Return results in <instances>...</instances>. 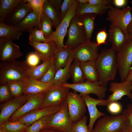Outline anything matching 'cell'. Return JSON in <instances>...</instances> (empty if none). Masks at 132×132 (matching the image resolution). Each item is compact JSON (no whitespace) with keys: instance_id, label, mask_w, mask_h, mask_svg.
I'll list each match as a JSON object with an SVG mask.
<instances>
[{"instance_id":"83f0119b","label":"cell","mask_w":132,"mask_h":132,"mask_svg":"<svg viewBox=\"0 0 132 132\" xmlns=\"http://www.w3.org/2000/svg\"><path fill=\"white\" fill-rule=\"evenodd\" d=\"M54 61V58L43 61L40 65L30 68L27 72V76L30 77L40 80L43 76Z\"/></svg>"},{"instance_id":"30bf717a","label":"cell","mask_w":132,"mask_h":132,"mask_svg":"<svg viewBox=\"0 0 132 132\" xmlns=\"http://www.w3.org/2000/svg\"><path fill=\"white\" fill-rule=\"evenodd\" d=\"M70 89L62 86H53L46 93L40 109L61 106L66 101Z\"/></svg>"},{"instance_id":"9f6ffc18","label":"cell","mask_w":132,"mask_h":132,"mask_svg":"<svg viewBox=\"0 0 132 132\" xmlns=\"http://www.w3.org/2000/svg\"><path fill=\"white\" fill-rule=\"evenodd\" d=\"M128 38L132 39V31L128 32Z\"/></svg>"},{"instance_id":"d6a6232c","label":"cell","mask_w":132,"mask_h":132,"mask_svg":"<svg viewBox=\"0 0 132 132\" xmlns=\"http://www.w3.org/2000/svg\"><path fill=\"white\" fill-rule=\"evenodd\" d=\"M22 0H0V22H3L8 15Z\"/></svg>"},{"instance_id":"9c48e42d","label":"cell","mask_w":132,"mask_h":132,"mask_svg":"<svg viewBox=\"0 0 132 132\" xmlns=\"http://www.w3.org/2000/svg\"><path fill=\"white\" fill-rule=\"evenodd\" d=\"M61 86L73 89L82 95L94 94L99 99H103L106 96L107 87L101 85L99 81L92 82L87 81L82 83L74 84L66 83Z\"/></svg>"},{"instance_id":"4dcf8cb0","label":"cell","mask_w":132,"mask_h":132,"mask_svg":"<svg viewBox=\"0 0 132 132\" xmlns=\"http://www.w3.org/2000/svg\"><path fill=\"white\" fill-rule=\"evenodd\" d=\"M70 72L72 83L77 84L85 81V79L79 61L74 59L70 66Z\"/></svg>"},{"instance_id":"680465c9","label":"cell","mask_w":132,"mask_h":132,"mask_svg":"<svg viewBox=\"0 0 132 132\" xmlns=\"http://www.w3.org/2000/svg\"><path fill=\"white\" fill-rule=\"evenodd\" d=\"M131 82L132 85V80L131 81ZM131 99V101H132V98Z\"/></svg>"},{"instance_id":"681fc988","label":"cell","mask_w":132,"mask_h":132,"mask_svg":"<svg viewBox=\"0 0 132 132\" xmlns=\"http://www.w3.org/2000/svg\"><path fill=\"white\" fill-rule=\"evenodd\" d=\"M59 14L63 2L62 0H50Z\"/></svg>"},{"instance_id":"f907efd6","label":"cell","mask_w":132,"mask_h":132,"mask_svg":"<svg viewBox=\"0 0 132 132\" xmlns=\"http://www.w3.org/2000/svg\"><path fill=\"white\" fill-rule=\"evenodd\" d=\"M127 0H112V3L115 6L118 7H121L124 6L127 4Z\"/></svg>"},{"instance_id":"2e32d148","label":"cell","mask_w":132,"mask_h":132,"mask_svg":"<svg viewBox=\"0 0 132 132\" xmlns=\"http://www.w3.org/2000/svg\"><path fill=\"white\" fill-rule=\"evenodd\" d=\"M19 46L9 39H0V60H15L23 56Z\"/></svg>"},{"instance_id":"bcb514c9","label":"cell","mask_w":132,"mask_h":132,"mask_svg":"<svg viewBox=\"0 0 132 132\" xmlns=\"http://www.w3.org/2000/svg\"><path fill=\"white\" fill-rule=\"evenodd\" d=\"M76 0H64L63 1L59 13L61 20L64 17L70 8Z\"/></svg>"},{"instance_id":"f35d334b","label":"cell","mask_w":132,"mask_h":132,"mask_svg":"<svg viewBox=\"0 0 132 132\" xmlns=\"http://www.w3.org/2000/svg\"><path fill=\"white\" fill-rule=\"evenodd\" d=\"M35 13L41 18L44 14L43 7L46 0H24Z\"/></svg>"},{"instance_id":"277c9868","label":"cell","mask_w":132,"mask_h":132,"mask_svg":"<svg viewBox=\"0 0 132 132\" xmlns=\"http://www.w3.org/2000/svg\"><path fill=\"white\" fill-rule=\"evenodd\" d=\"M131 10L129 6H126L121 9L110 5L109 6L106 18L111 24L121 28L128 38L127 27L132 19Z\"/></svg>"},{"instance_id":"b9f144b4","label":"cell","mask_w":132,"mask_h":132,"mask_svg":"<svg viewBox=\"0 0 132 132\" xmlns=\"http://www.w3.org/2000/svg\"><path fill=\"white\" fill-rule=\"evenodd\" d=\"M56 71L54 61L44 75L39 80L44 83L53 85L54 79Z\"/></svg>"},{"instance_id":"8fae6325","label":"cell","mask_w":132,"mask_h":132,"mask_svg":"<svg viewBox=\"0 0 132 132\" xmlns=\"http://www.w3.org/2000/svg\"><path fill=\"white\" fill-rule=\"evenodd\" d=\"M124 122V118L122 114L104 116L98 120L91 132H120Z\"/></svg>"},{"instance_id":"60d3db41","label":"cell","mask_w":132,"mask_h":132,"mask_svg":"<svg viewBox=\"0 0 132 132\" xmlns=\"http://www.w3.org/2000/svg\"><path fill=\"white\" fill-rule=\"evenodd\" d=\"M87 119L84 115L80 120L74 122L71 132H90L87 125Z\"/></svg>"},{"instance_id":"5bb4252c","label":"cell","mask_w":132,"mask_h":132,"mask_svg":"<svg viewBox=\"0 0 132 132\" xmlns=\"http://www.w3.org/2000/svg\"><path fill=\"white\" fill-rule=\"evenodd\" d=\"M29 97V95L24 94L2 104L0 107V124L8 121L15 112L26 102Z\"/></svg>"},{"instance_id":"4316f807","label":"cell","mask_w":132,"mask_h":132,"mask_svg":"<svg viewBox=\"0 0 132 132\" xmlns=\"http://www.w3.org/2000/svg\"><path fill=\"white\" fill-rule=\"evenodd\" d=\"M74 59L71 51L67 65L64 67L60 68L56 71L54 81V86H61L67 83V80L71 77L70 68Z\"/></svg>"},{"instance_id":"ab89813d","label":"cell","mask_w":132,"mask_h":132,"mask_svg":"<svg viewBox=\"0 0 132 132\" xmlns=\"http://www.w3.org/2000/svg\"><path fill=\"white\" fill-rule=\"evenodd\" d=\"M29 32V41L42 43L48 42V39L44 36L43 31L36 27L33 28Z\"/></svg>"},{"instance_id":"603a6c76","label":"cell","mask_w":132,"mask_h":132,"mask_svg":"<svg viewBox=\"0 0 132 132\" xmlns=\"http://www.w3.org/2000/svg\"><path fill=\"white\" fill-rule=\"evenodd\" d=\"M109 6H95L88 3L84 4L79 3L76 11V15L79 17L87 14L102 15L109 9Z\"/></svg>"},{"instance_id":"9a60e30c","label":"cell","mask_w":132,"mask_h":132,"mask_svg":"<svg viewBox=\"0 0 132 132\" xmlns=\"http://www.w3.org/2000/svg\"><path fill=\"white\" fill-rule=\"evenodd\" d=\"M46 93L29 95L28 100L12 115L8 121H15L30 112L40 108L45 96Z\"/></svg>"},{"instance_id":"484cf974","label":"cell","mask_w":132,"mask_h":132,"mask_svg":"<svg viewBox=\"0 0 132 132\" xmlns=\"http://www.w3.org/2000/svg\"><path fill=\"white\" fill-rule=\"evenodd\" d=\"M20 29L16 25H10L0 22V39L19 40L22 35Z\"/></svg>"},{"instance_id":"f546056e","label":"cell","mask_w":132,"mask_h":132,"mask_svg":"<svg viewBox=\"0 0 132 132\" xmlns=\"http://www.w3.org/2000/svg\"><path fill=\"white\" fill-rule=\"evenodd\" d=\"M97 16L93 14H87L80 17L83 24L87 42L90 41L95 27V18Z\"/></svg>"},{"instance_id":"91938a15","label":"cell","mask_w":132,"mask_h":132,"mask_svg":"<svg viewBox=\"0 0 132 132\" xmlns=\"http://www.w3.org/2000/svg\"></svg>"},{"instance_id":"d590c367","label":"cell","mask_w":132,"mask_h":132,"mask_svg":"<svg viewBox=\"0 0 132 132\" xmlns=\"http://www.w3.org/2000/svg\"><path fill=\"white\" fill-rule=\"evenodd\" d=\"M122 114L124 118L123 127L120 132H132V103L128 105Z\"/></svg>"},{"instance_id":"f1b7e54d","label":"cell","mask_w":132,"mask_h":132,"mask_svg":"<svg viewBox=\"0 0 132 132\" xmlns=\"http://www.w3.org/2000/svg\"><path fill=\"white\" fill-rule=\"evenodd\" d=\"M95 61L81 62V65L86 81L97 82L99 80V77L96 68Z\"/></svg>"},{"instance_id":"8d00e7d4","label":"cell","mask_w":132,"mask_h":132,"mask_svg":"<svg viewBox=\"0 0 132 132\" xmlns=\"http://www.w3.org/2000/svg\"><path fill=\"white\" fill-rule=\"evenodd\" d=\"M53 26L52 21L44 12L43 15L41 18L38 28L43 31L44 36L46 38L49 37L53 32Z\"/></svg>"},{"instance_id":"816d5d0a","label":"cell","mask_w":132,"mask_h":132,"mask_svg":"<svg viewBox=\"0 0 132 132\" xmlns=\"http://www.w3.org/2000/svg\"><path fill=\"white\" fill-rule=\"evenodd\" d=\"M40 132H64L59 131L45 128Z\"/></svg>"},{"instance_id":"c3c4849f","label":"cell","mask_w":132,"mask_h":132,"mask_svg":"<svg viewBox=\"0 0 132 132\" xmlns=\"http://www.w3.org/2000/svg\"><path fill=\"white\" fill-rule=\"evenodd\" d=\"M112 1L108 0H88V3L95 6H109Z\"/></svg>"},{"instance_id":"ba28073f","label":"cell","mask_w":132,"mask_h":132,"mask_svg":"<svg viewBox=\"0 0 132 132\" xmlns=\"http://www.w3.org/2000/svg\"><path fill=\"white\" fill-rule=\"evenodd\" d=\"M66 101L72 121L75 122L80 120L86 111L87 106L82 95L74 91L70 92Z\"/></svg>"},{"instance_id":"6f0895ef","label":"cell","mask_w":132,"mask_h":132,"mask_svg":"<svg viewBox=\"0 0 132 132\" xmlns=\"http://www.w3.org/2000/svg\"><path fill=\"white\" fill-rule=\"evenodd\" d=\"M130 3L132 4V1H130ZM131 10H132V6L131 7Z\"/></svg>"},{"instance_id":"8992f818","label":"cell","mask_w":132,"mask_h":132,"mask_svg":"<svg viewBox=\"0 0 132 132\" xmlns=\"http://www.w3.org/2000/svg\"><path fill=\"white\" fill-rule=\"evenodd\" d=\"M68 36L64 44L71 50L87 42L83 24L80 17L75 15L72 20L68 30Z\"/></svg>"},{"instance_id":"d4e9b609","label":"cell","mask_w":132,"mask_h":132,"mask_svg":"<svg viewBox=\"0 0 132 132\" xmlns=\"http://www.w3.org/2000/svg\"><path fill=\"white\" fill-rule=\"evenodd\" d=\"M39 16L33 11L16 25L21 31H30L33 28H39L40 20Z\"/></svg>"},{"instance_id":"5b68a950","label":"cell","mask_w":132,"mask_h":132,"mask_svg":"<svg viewBox=\"0 0 132 132\" xmlns=\"http://www.w3.org/2000/svg\"><path fill=\"white\" fill-rule=\"evenodd\" d=\"M117 60L121 82L126 80L132 65V39L128 38L117 52Z\"/></svg>"},{"instance_id":"e0dca14e","label":"cell","mask_w":132,"mask_h":132,"mask_svg":"<svg viewBox=\"0 0 132 132\" xmlns=\"http://www.w3.org/2000/svg\"><path fill=\"white\" fill-rule=\"evenodd\" d=\"M61 106L51 107L32 110L17 120L28 127L37 121L48 115L54 114L60 109Z\"/></svg>"},{"instance_id":"44dd1931","label":"cell","mask_w":132,"mask_h":132,"mask_svg":"<svg viewBox=\"0 0 132 132\" xmlns=\"http://www.w3.org/2000/svg\"><path fill=\"white\" fill-rule=\"evenodd\" d=\"M122 30L116 25L111 24L109 30L108 41L112 47L117 52L128 39Z\"/></svg>"},{"instance_id":"3957f363","label":"cell","mask_w":132,"mask_h":132,"mask_svg":"<svg viewBox=\"0 0 132 132\" xmlns=\"http://www.w3.org/2000/svg\"><path fill=\"white\" fill-rule=\"evenodd\" d=\"M78 4V0H76L61 20L55 31H53L49 37L47 39L48 41L54 43L57 47H65L64 43V38L67 32L70 22L76 15V11Z\"/></svg>"},{"instance_id":"11a10c76","label":"cell","mask_w":132,"mask_h":132,"mask_svg":"<svg viewBox=\"0 0 132 132\" xmlns=\"http://www.w3.org/2000/svg\"><path fill=\"white\" fill-rule=\"evenodd\" d=\"M80 4H84L88 3V0H78Z\"/></svg>"},{"instance_id":"7dc6e473","label":"cell","mask_w":132,"mask_h":132,"mask_svg":"<svg viewBox=\"0 0 132 132\" xmlns=\"http://www.w3.org/2000/svg\"><path fill=\"white\" fill-rule=\"evenodd\" d=\"M107 34L105 28L100 31L97 33L96 37V43L99 46L101 44L106 43Z\"/></svg>"},{"instance_id":"ee69618b","label":"cell","mask_w":132,"mask_h":132,"mask_svg":"<svg viewBox=\"0 0 132 132\" xmlns=\"http://www.w3.org/2000/svg\"><path fill=\"white\" fill-rule=\"evenodd\" d=\"M40 60L39 56L34 52L29 53L27 56L25 61L30 68H33L38 66Z\"/></svg>"},{"instance_id":"1f68e13d","label":"cell","mask_w":132,"mask_h":132,"mask_svg":"<svg viewBox=\"0 0 132 132\" xmlns=\"http://www.w3.org/2000/svg\"><path fill=\"white\" fill-rule=\"evenodd\" d=\"M44 12L50 19L55 29L61 21L59 14L50 0H46L43 7Z\"/></svg>"},{"instance_id":"ac0fdd59","label":"cell","mask_w":132,"mask_h":132,"mask_svg":"<svg viewBox=\"0 0 132 132\" xmlns=\"http://www.w3.org/2000/svg\"><path fill=\"white\" fill-rule=\"evenodd\" d=\"M81 95L84 99L88 110L89 119L88 127L90 132H91L96 120L99 118L105 115L104 113L99 111L97 108V106L102 103L104 99L93 98L89 95Z\"/></svg>"},{"instance_id":"52a82bcc","label":"cell","mask_w":132,"mask_h":132,"mask_svg":"<svg viewBox=\"0 0 132 132\" xmlns=\"http://www.w3.org/2000/svg\"><path fill=\"white\" fill-rule=\"evenodd\" d=\"M73 123L69 114L66 101L60 110L53 115L45 128L64 132H71Z\"/></svg>"},{"instance_id":"cb8c5ba5","label":"cell","mask_w":132,"mask_h":132,"mask_svg":"<svg viewBox=\"0 0 132 132\" xmlns=\"http://www.w3.org/2000/svg\"><path fill=\"white\" fill-rule=\"evenodd\" d=\"M71 49L66 47H56L54 56V62L56 71L64 67L67 64Z\"/></svg>"},{"instance_id":"836d02e7","label":"cell","mask_w":132,"mask_h":132,"mask_svg":"<svg viewBox=\"0 0 132 132\" xmlns=\"http://www.w3.org/2000/svg\"><path fill=\"white\" fill-rule=\"evenodd\" d=\"M27 127L19 121H8L0 124V132H24Z\"/></svg>"},{"instance_id":"74e56055","label":"cell","mask_w":132,"mask_h":132,"mask_svg":"<svg viewBox=\"0 0 132 132\" xmlns=\"http://www.w3.org/2000/svg\"><path fill=\"white\" fill-rule=\"evenodd\" d=\"M7 83L13 97L16 98L19 97L24 94L23 84L22 80L11 81Z\"/></svg>"},{"instance_id":"e575fe53","label":"cell","mask_w":132,"mask_h":132,"mask_svg":"<svg viewBox=\"0 0 132 132\" xmlns=\"http://www.w3.org/2000/svg\"><path fill=\"white\" fill-rule=\"evenodd\" d=\"M53 114L46 116L35 121L27 127L24 132H40L45 127Z\"/></svg>"},{"instance_id":"7c38bea8","label":"cell","mask_w":132,"mask_h":132,"mask_svg":"<svg viewBox=\"0 0 132 132\" xmlns=\"http://www.w3.org/2000/svg\"><path fill=\"white\" fill-rule=\"evenodd\" d=\"M109 90L112 93L106 100L104 99L98 106H107L110 103L121 99L124 96H127L131 99L132 96V85L131 81L126 80L120 82H113L110 83Z\"/></svg>"},{"instance_id":"7402d4cb","label":"cell","mask_w":132,"mask_h":132,"mask_svg":"<svg viewBox=\"0 0 132 132\" xmlns=\"http://www.w3.org/2000/svg\"><path fill=\"white\" fill-rule=\"evenodd\" d=\"M32 11L28 3L22 0L8 15L10 25H16Z\"/></svg>"},{"instance_id":"ffe728a7","label":"cell","mask_w":132,"mask_h":132,"mask_svg":"<svg viewBox=\"0 0 132 132\" xmlns=\"http://www.w3.org/2000/svg\"><path fill=\"white\" fill-rule=\"evenodd\" d=\"M30 44L34 49L35 52L44 61L54 58L56 46L54 43L48 41L45 43L29 41Z\"/></svg>"},{"instance_id":"f6af8a7d","label":"cell","mask_w":132,"mask_h":132,"mask_svg":"<svg viewBox=\"0 0 132 132\" xmlns=\"http://www.w3.org/2000/svg\"><path fill=\"white\" fill-rule=\"evenodd\" d=\"M107 106L108 111L113 115H117L120 113L122 110L121 105L117 101L112 102Z\"/></svg>"},{"instance_id":"f5cc1de1","label":"cell","mask_w":132,"mask_h":132,"mask_svg":"<svg viewBox=\"0 0 132 132\" xmlns=\"http://www.w3.org/2000/svg\"><path fill=\"white\" fill-rule=\"evenodd\" d=\"M132 80V66L129 71L126 80L131 81Z\"/></svg>"},{"instance_id":"7a4b0ae2","label":"cell","mask_w":132,"mask_h":132,"mask_svg":"<svg viewBox=\"0 0 132 132\" xmlns=\"http://www.w3.org/2000/svg\"><path fill=\"white\" fill-rule=\"evenodd\" d=\"M30 68L25 61L15 60L1 62L0 64V83L23 80L28 76L27 72Z\"/></svg>"},{"instance_id":"6da1fadb","label":"cell","mask_w":132,"mask_h":132,"mask_svg":"<svg viewBox=\"0 0 132 132\" xmlns=\"http://www.w3.org/2000/svg\"><path fill=\"white\" fill-rule=\"evenodd\" d=\"M117 52L112 47L105 49L99 54L95 61L102 86L107 87L109 82L114 80L118 70Z\"/></svg>"},{"instance_id":"7bdbcfd3","label":"cell","mask_w":132,"mask_h":132,"mask_svg":"<svg viewBox=\"0 0 132 132\" xmlns=\"http://www.w3.org/2000/svg\"><path fill=\"white\" fill-rule=\"evenodd\" d=\"M0 101L3 102L11 99L13 96L7 83H0Z\"/></svg>"},{"instance_id":"4fadbf2b","label":"cell","mask_w":132,"mask_h":132,"mask_svg":"<svg viewBox=\"0 0 132 132\" xmlns=\"http://www.w3.org/2000/svg\"><path fill=\"white\" fill-rule=\"evenodd\" d=\"M98 46L96 42L91 41L76 46L71 50L74 59L80 62L96 61L99 54Z\"/></svg>"},{"instance_id":"d6986e66","label":"cell","mask_w":132,"mask_h":132,"mask_svg":"<svg viewBox=\"0 0 132 132\" xmlns=\"http://www.w3.org/2000/svg\"><path fill=\"white\" fill-rule=\"evenodd\" d=\"M24 93L29 95L46 92L53 85L44 83L28 76L23 81Z\"/></svg>"},{"instance_id":"db71d44e","label":"cell","mask_w":132,"mask_h":132,"mask_svg":"<svg viewBox=\"0 0 132 132\" xmlns=\"http://www.w3.org/2000/svg\"><path fill=\"white\" fill-rule=\"evenodd\" d=\"M127 31L128 33L132 31V19L128 26Z\"/></svg>"}]
</instances>
